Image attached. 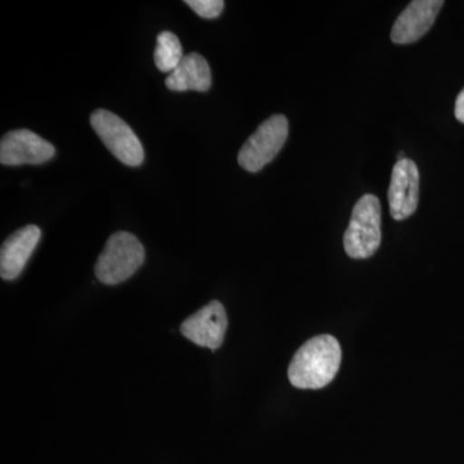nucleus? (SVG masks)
Wrapping results in <instances>:
<instances>
[{
    "label": "nucleus",
    "mask_w": 464,
    "mask_h": 464,
    "mask_svg": "<svg viewBox=\"0 0 464 464\" xmlns=\"http://www.w3.org/2000/svg\"><path fill=\"white\" fill-rule=\"evenodd\" d=\"M342 350L333 335L323 334L307 341L293 357L288 377L301 390H320L328 386L340 371Z\"/></svg>",
    "instance_id": "f257e3e1"
},
{
    "label": "nucleus",
    "mask_w": 464,
    "mask_h": 464,
    "mask_svg": "<svg viewBox=\"0 0 464 464\" xmlns=\"http://www.w3.org/2000/svg\"><path fill=\"white\" fill-rule=\"evenodd\" d=\"M145 248L140 240L130 232L112 234L105 249L97 259L94 273L97 279L106 285L123 283L143 265Z\"/></svg>",
    "instance_id": "f03ea898"
},
{
    "label": "nucleus",
    "mask_w": 464,
    "mask_h": 464,
    "mask_svg": "<svg viewBox=\"0 0 464 464\" xmlns=\"http://www.w3.org/2000/svg\"><path fill=\"white\" fill-rule=\"evenodd\" d=\"M381 203L375 195L366 194L355 204L350 225L344 232L343 246L348 257H372L381 246Z\"/></svg>",
    "instance_id": "7ed1b4c3"
},
{
    "label": "nucleus",
    "mask_w": 464,
    "mask_h": 464,
    "mask_svg": "<svg viewBox=\"0 0 464 464\" xmlns=\"http://www.w3.org/2000/svg\"><path fill=\"white\" fill-rule=\"evenodd\" d=\"M91 125L118 160L128 167L141 166L145 159L142 143L123 119L99 109L91 115Z\"/></svg>",
    "instance_id": "20e7f679"
},
{
    "label": "nucleus",
    "mask_w": 464,
    "mask_h": 464,
    "mask_svg": "<svg viewBox=\"0 0 464 464\" xmlns=\"http://www.w3.org/2000/svg\"><path fill=\"white\" fill-rule=\"evenodd\" d=\"M288 119L284 115H274L265 121L240 149V167L250 173L259 172L279 154L288 139Z\"/></svg>",
    "instance_id": "39448f33"
},
{
    "label": "nucleus",
    "mask_w": 464,
    "mask_h": 464,
    "mask_svg": "<svg viewBox=\"0 0 464 464\" xmlns=\"http://www.w3.org/2000/svg\"><path fill=\"white\" fill-rule=\"evenodd\" d=\"M56 149L29 130H14L5 133L0 141V163L3 166L43 164L51 160Z\"/></svg>",
    "instance_id": "423d86ee"
},
{
    "label": "nucleus",
    "mask_w": 464,
    "mask_h": 464,
    "mask_svg": "<svg viewBox=\"0 0 464 464\" xmlns=\"http://www.w3.org/2000/svg\"><path fill=\"white\" fill-rule=\"evenodd\" d=\"M390 213L396 221H404L417 210L420 203V170L411 159L398 160L391 176Z\"/></svg>",
    "instance_id": "0eeeda50"
},
{
    "label": "nucleus",
    "mask_w": 464,
    "mask_h": 464,
    "mask_svg": "<svg viewBox=\"0 0 464 464\" xmlns=\"http://www.w3.org/2000/svg\"><path fill=\"white\" fill-rule=\"evenodd\" d=\"M227 315L221 302L212 301L181 324L183 337L212 351L224 343Z\"/></svg>",
    "instance_id": "6e6552de"
},
{
    "label": "nucleus",
    "mask_w": 464,
    "mask_h": 464,
    "mask_svg": "<svg viewBox=\"0 0 464 464\" xmlns=\"http://www.w3.org/2000/svg\"><path fill=\"white\" fill-rule=\"evenodd\" d=\"M444 5L442 0H414L396 20L391 32V39L396 44H411L431 29L440 9Z\"/></svg>",
    "instance_id": "1a4fd4ad"
},
{
    "label": "nucleus",
    "mask_w": 464,
    "mask_h": 464,
    "mask_svg": "<svg viewBox=\"0 0 464 464\" xmlns=\"http://www.w3.org/2000/svg\"><path fill=\"white\" fill-rule=\"evenodd\" d=\"M38 226L29 225L20 228L3 243L0 250V275L2 279L14 280L20 276L41 240Z\"/></svg>",
    "instance_id": "9d476101"
},
{
    "label": "nucleus",
    "mask_w": 464,
    "mask_h": 464,
    "mask_svg": "<svg viewBox=\"0 0 464 464\" xmlns=\"http://www.w3.org/2000/svg\"><path fill=\"white\" fill-rule=\"evenodd\" d=\"M168 90L174 92L209 91L212 72L206 58L199 53H188L166 79Z\"/></svg>",
    "instance_id": "9b49d317"
},
{
    "label": "nucleus",
    "mask_w": 464,
    "mask_h": 464,
    "mask_svg": "<svg viewBox=\"0 0 464 464\" xmlns=\"http://www.w3.org/2000/svg\"><path fill=\"white\" fill-rule=\"evenodd\" d=\"M181 42L176 34L163 32L158 35L154 52L155 65L163 72H173L183 60Z\"/></svg>",
    "instance_id": "f8f14e48"
},
{
    "label": "nucleus",
    "mask_w": 464,
    "mask_h": 464,
    "mask_svg": "<svg viewBox=\"0 0 464 464\" xmlns=\"http://www.w3.org/2000/svg\"><path fill=\"white\" fill-rule=\"evenodd\" d=\"M185 3L203 18H217L225 8L224 0H186Z\"/></svg>",
    "instance_id": "ddd939ff"
},
{
    "label": "nucleus",
    "mask_w": 464,
    "mask_h": 464,
    "mask_svg": "<svg viewBox=\"0 0 464 464\" xmlns=\"http://www.w3.org/2000/svg\"><path fill=\"white\" fill-rule=\"evenodd\" d=\"M456 118L460 121V123H464V88L457 97Z\"/></svg>",
    "instance_id": "4468645a"
}]
</instances>
